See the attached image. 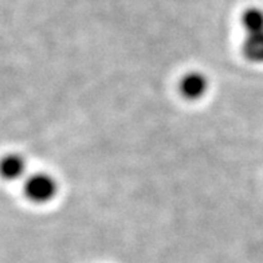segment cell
<instances>
[{
    "instance_id": "obj_4",
    "label": "cell",
    "mask_w": 263,
    "mask_h": 263,
    "mask_svg": "<svg viewBox=\"0 0 263 263\" xmlns=\"http://www.w3.org/2000/svg\"><path fill=\"white\" fill-rule=\"evenodd\" d=\"M242 51L250 62L263 63V32L246 35Z\"/></svg>"
},
{
    "instance_id": "obj_2",
    "label": "cell",
    "mask_w": 263,
    "mask_h": 263,
    "mask_svg": "<svg viewBox=\"0 0 263 263\" xmlns=\"http://www.w3.org/2000/svg\"><path fill=\"white\" fill-rule=\"evenodd\" d=\"M210 89V81L201 71H188L181 77L179 90L188 101H197L203 98Z\"/></svg>"
},
{
    "instance_id": "obj_1",
    "label": "cell",
    "mask_w": 263,
    "mask_h": 263,
    "mask_svg": "<svg viewBox=\"0 0 263 263\" xmlns=\"http://www.w3.org/2000/svg\"><path fill=\"white\" fill-rule=\"evenodd\" d=\"M58 190L55 177L46 172H35L27 175L23 184L26 197L36 204H46L54 200V197L58 195Z\"/></svg>"
},
{
    "instance_id": "obj_3",
    "label": "cell",
    "mask_w": 263,
    "mask_h": 263,
    "mask_svg": "<svg viewBox=\"0 0 263 263\" xmlns=\"http://www.w3.org/2000/svg\"><path fill=\"white\" fill-rule=\"evenodd\" d=\"M0 176L7 181L27 177V161L19 153H8L0 159Z\"/></svg>"
},
{
    "instance_id": "obj_5",
    "label": "cell",
    "mask_w": 263,
    "mask_h": 263,
    "mask_svg": "<svg viewBox=\"0 0 263 263\" xmlns=\"http://www.w3.org/2000/svg\"><path fill=\"white\" fill-rule=\"evenodd\" d=\"M240 22L246 35L263 32V10L256 7L247 8L242 14Z\"/></svg>"
}]
</instances>
